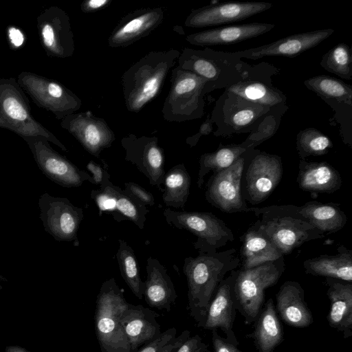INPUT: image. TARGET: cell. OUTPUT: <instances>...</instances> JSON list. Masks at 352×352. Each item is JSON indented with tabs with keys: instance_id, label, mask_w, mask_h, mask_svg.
Here are the masks:
<instances>
[{
	"instance_id": "6da1fadb",
	"label": "cell",
	"mask_w": 352,
	"mask_h": 352,
	"mask_svg": "<svg viewBox=\"0 0 352 352\" xmlns=\"http://www.w3.org/2000/svg\"><path fill=\"white\" fill-rule=\"evenodd\" d=\"M236 250L199 252L184 259L183 272L188 283V310L197 327H204L210 302L228 272L240 265Z\"/></svg>"
},
{
	"instance_id": "7a4b0ae2",
	"label": "cell",
	"mask_w": 352,
	"mask_h": 352,
	"mask_svg": "<svg viewBox=\"0 0 352 352\" xmlns=\"http://www.w3.org/2000/svg\"><path fill=\"white\" fill-rule=\"evenodd\" d=\"M180 53L175 49L152 51L125 71L122 76V86L124 104L129 111H140L159 95Z\"/></svg>"
},
{
	"instance_id": "3957f363",
	"label": "cell",
	"mask_w": 352,
	"mask_h": 352,
	"mask_svg": "<svg viewBox=\"0 0 352 352\" xmlns=\"http://www.w3.org/2000/svg\"><path fill=\"white\" fill-rule=\"evenodd\" d=\"M257 217L252 226L265 234L283 255L305 242L325 236L301 214L299 206L274 205L250 208Z\"/></svg>"
},
{
	"instance_id": "277c9868",
	"label": "cell",
	"mask_w": 352,
	"mask_h": 352,
	"mask_svg": "<svg viewBox=\"0 0 352 352\" xmlns=\"http://www.w3.org/2000/svg\"><path fill=\"white\" fill-rule=\"evenodd\" d=\"M178 67L206 79L210 92L228 88L248 76L250 65L234 52L185 48L180 53Z\"/></svg>"
},
{
	"instance_id": "5b68a950",
	"label": "cell",
	"mask_w": 352,
	"mask_h": 352,
	"mask_svg": "<svg viewBox=\"0 0 352 352\" xmlns=\"http://www.w3.org/2000/svg\"><path fill=\"white\" fill-rule=\"evenodd\" d=\"M128 304L114 278L102 284L94 315L95 331L101 352H131L120 322Z\"/></svg>"
},
{
	"instance_id": "8992f818",
	"label": "cell",
	"mask_w": 352,
	"mask_h": 352,
	"mask_svg": "<svg viewBox=\"0 0 352 352\" xmlns=\"http://www.w3.org/2000/svg\"><path fill=\"white\" fill-rule=\"evenodd\" d=\"M208 85L204 78L178 66L175 67L162 109L163 118L176 122L201 118L204 114V96L210 93Z\"/></svg>"
},
{
	"instance_id": "52a82bcc",
	"label": "cell",
	"mask_w": 352,
	"mask_h": 352,
	"mask_svg": "<svg viewBox=\"0 0 352 352\" xmlns=\"http://www.w3.org/2000/svg\"><path fill=\"white\" fill-rule=\"evenodd\" d=\"M285 270L284 256L248 270H239L234 284L236 309L245 323L256 320L265 300V291L276 284Z\"/></svg>"
},
{
	"instance_id": "ba28073f",
	"label": "cell",
	"mask_w": 352,
	"mask_h": 352,
	"mask_svg": "<svg viewBox=\"0 0 352 352\" xmlns=\"http://www.w3.org/2000/svg\"><path fill=\"white\" fill-rule=\"evenodd\" d=\"M272 107L247 100L225 90L217 100L210 118L217 126L214 135L230 137L250 133Z\"/></svg>"
},
{
	"instance_id": "9c48e42d",
	"label": "cell",
	"mask_w": 352,
	"mask_h": 352,
	"mask_svg": "<svg viewBox=\"0 0 352 352\" xmlns=\"http://www.w3.org/2000/svg\"><path fill=\"white\" fill-rule=\"evenodd\" d=\"M163 214L168 225L186 230L197 236L193 246L198 252H216L234 241L232 230L211 212L175 211L166 208Z\"/></svg>"
},
{
	"instance_id": "30bf717a",
	"label": "cell",
	"mask_w": 352,
	"mask_h": 352,
	"mask_svg": "<svg viewBox=\"0 0 352 352\" xmlns=\"http://www.w3.org/2000/svg\"><path fill=\"white\" fill-rule=\"evenodd\" d=\"M281 157L255 148L248 151L241 181L242 195L252 205L264 201L283 176Z\"/></svg>"
},
{
	"instance_id": "8fae6325",
	"label": "cell",
	"mask_w": 352,
	"mask_h": 352,
	"mask_svg": "<svg viewBox=\"0 0 352 352\" xmlns=\"http://www.w3.org/2000/svg\"><path fill=\"white\" fill-rule=\"evenodd\" d=\"M248 151L228 168L213 173L207 182L206 201L224 212H250L241 191L243 171Z\"/></svg>"
},
{
	"instance_id": "7c38bea8",
	"label": "cell",
	"mask_w": 352,
	"mask_h": 352,
	"mask_svg": "<svg viewBox=\"0 0 352 352\" xmlns=\"http://www.w3.org/2000/svg\"><path fill=\"white\" fill-rule=\"evenodd\" d=\"M121 145L125 151L124 160L134 164L151 185L160 188L166 172L164 150L158 138L131 133L122 138Z\"/></svg>"
},
{
	"instance_id": "4fadbf2b",
	"label": "cell",
	"mask_w": 352,
	"mask_h": 352,
	"mask_svg": "<svg viewBox=\"0 0 352 352\" xmlns=\"http://www.w3.org/2000/svg\"><path fill=\"white\" fill-rule=\"evenodd\" d=\"M280 69L265 62L250 65L247 78L226 90L250 102L269 107L285 104L286 96L272 85V77Z\"/></svg>"
},
{
	"instance_id": "5bb4252c",
	"label": "cell",
	"mask_w": 352,
	"mask_h": 352,
	"mask_svg": "<svg viewBox=\"0 0 352 352\" xmlns=\"http://www.w3.org/2000/svg\"><path fill=\"white\" fill-rule=\"evenodd\" d=\"M273 6L264 1L225 2L192 10L184 21L188 28H206L245 20Z\"/></svg>"
},
{
	"instance_id": "9a60e30c",
	"label": "cell",
	"mask_w": 352,
	"mask_h": 352,
	"mask_svg": "<svg viewBox=\"0 0 352 352\" xmlns=\"http://www.w3.org/2000/svg\"><path fill=\"white\" fill-rule=\"evenodd\" d=\"M41 219L46 230L56 240L77 239V232L83 219L80 208L67 199L43 195L40 199Z\"/></svg>"
},
{
	"instance_id": "2e32d148",
	"label": "cell",
	"mask_w": 352,
	"mask_h": 352,
	"mask_svg": "<svg viewBox=\"0 0 352 352\" xmlns=\"http://www.w3.org/2000/svg\"><path fill=\"white\" fill-rule=\"evenodd\" d=\"M239 270H232L219 284L210 302L203 328L208 330L220 329L226 339L238 346L239 342L233 331L236 303L234 284Z\"/></svg>"
},
{
	"instance_id": "e0dca14e",
	"label": "cell",
	"mask_w": 352,
	"mask_h": 352,
	"mask_svg": "<svg viewBox=\"0 0 352 352\" xmlns=\"http://www.w3.org/2000/svg\"><path fill=\"white\" fill-rule=\"evenodd\" d=\"M334 32L331 28L301 32L280 38L271 43L235 52L240 58L258 59L279 56L293 58L319 45Z\"/></svg>"
},
{
	"instance_id": "ac0fdd59",
	"label": "cell",
	"mask_w": 352,
	"mask_h": 352,
	"mask_svg": "<svg viewBox=\"0 0 352 352\" xmlns=\"http://www.w3.org/2000/svg\"><path fill=\"white\" fill-rule=\"evenodd\" d=\"M161 8L134 10L122 18L107 39L111 47H124L149 35L164 20Z\"/></svg>"
},
{
	"instance_id": "d6986e66",
	"label": "cell",
	"mask_w": 352,
	"mask_h": 352,
	"mask_svg": "<svg viewBox=\"0 0 352 352\" xmlns=\"http://www.w3.org/2000/svg\"><path fill=\"white\" fill-rule=\"evenodd\" d=\"M158 317L156 312L143 305L128 304L121 316L120 322L131 352H136L162 333Z\"/></svg>"
},
{
	"instance_id": "ffe728a7",
	"label": "cell",
	"mask_w": 352,
	"mask_h": 352,
	"mask_svg": "<svg viewBox=\"0 0 352 352\" xmlns=\"http://www.w3.org/2000/svg\"><path fill=\"white\" fill-rule=\"evenodd\" d=\"M69 130L85 149L96 157L116 140L106 121L90 111L76 115L70 121Z\"/></svg>"
},
{
	"instance_id": "44dd1931",
	"label": "cell",
	"mask_w": 352,
	"mask_h": 352,
	"mask_svg": "<svg viewBox=\"0 0 352 352\" xmlns=\"http://www.w3.org/2000/svg\"><path fill=\"white\" fill-rule=\"evenodd\" d=\"M274 28V24L259 22L221 26L188 34L186 40L197 46L231 45L257 37Z\"/></svg>"
},
{
	"instance_id": "7402d4cb",
	"label": "cell",
	"mask_w": 352,
	"mask_h": 352,
	"mask_svg": "<svg viewBox=\"0 0 352 352\" xmlns=\"http://www.w3.org/2000/svg\"><path fill=\"white\" fill-rule=\"evenodd\" d=\"M146 271L143 292L146 302L150 307L170 311L177 294L166 267L157 259L149 256Z\"/></svg>"
},
{
	"instance_id": "603a6c76",
	"label": "cell",
	"mask_w": 352,
	"mask_h": 352,
	"mask_svg": "<svg viewBox=\"0 0 352 352\" xmlns=\"http://www.w3.org/2000/svg\"><path fill=\"white\" fill-rule=\"evenodd\" d=\"M276 311L287 325L305 328L313 322L311 312L305 300L304 289L298 282H285L276 295Z\"/></svg>"
},
{
	"instance_id": "cb8c5ba5",
	"label": "cell",
	"mask_w": 352,
	"mask_h": 352,
	"mask_svg": "<svg viewBox=\"0 0 352 352\" xmlns=\"http://www.w3.org/2000/svg\"><path fill=\"white\" fill-rule=\"evenodd\" d=\"M326 283L330 300L329 325L349 338L352 336V283L330 278H326Z\"/></svg>"
},
{
	"instance_id": "d4e9b609",
	"label": "cell",
	"mask_w": 352,
	"mask_h": 352,
	"mask_svg": "<svg viewBox=\"0 0 352 352\" xmlns=\"http://www.w3.org/2000/svg\"><path fill=\"white\" fill-rule=\"evenodd\" d=\"M297 183L304 191L331 194L342 184L339 171L327 162H309L300 160Z\"/></svg>"
},
{
	"instance_id": "484cf974",
	"label": "cell",
	"mask_w": 352,
	"mask_h": 352,
	"mask_svg": "<svg viewBox=\"0 0 352 352\" xmlns=\"http://www.w3.org/2000/svg\"><path fill=\"white\" fill-rule=\"evenodd\" d=\"M333 255L322 254L308 258L303 263L305 272L352 283V252L343 245L338 246Z\"/></svg>"
},
{
	"instance_id": "4316f807",
	"label": "cell",
	"mask_w": 352,
	"mask_h": 352,
	"mask_svg": "<svg viewBox=\"0 0 352 352\" xmlns=\"http://www.w3.org/2000/svg\"><path fill=\"white\" fill-rule=\"evenodd\" d=\"M241 270H248L284 256L262 232L251 226L241 237Z\"/></svg>"
},
{
	"instance_id": "83f0119b",
	"label": "cell",
	"mask_w": 352,
	"mask_h": 352,
	"mask_svg": "<svg viewBox=\"0 0 352 352\" xmlns=\"http://www.w3.org/2000/svg\"><path fill=\"white\" fill-rule=\"evenodd\" d=\"M37 162L42 171L51 179L65 187H78L91 176L72 163L49 150L37 152Z\"/></svg>"
},
{
	"instance_id": "f1b7e54d",
	"label": "cell",
	"mask_w": 352,
	"mask_h": 352,
	"mask_svg": "<svg viewBox=\"0 0 352 352\" xmlns=\"http://www.w3.org/2000/svg\"><path fill=\"white\" fill-rule=\"evenodd\" d=\"M255 321L254 331L248 337L253 339L258 352H274L283 340V331L272 298L265 302Z\"/></svg>"
},
{
	"instance_id": "f546056e",
	"label": "cell",
	"mask_w": 352,
	"mask_h": 352,
	"mask_svg": "<svg viewBox=\"0 0 352 352\" xmlns=\"http://www.w3.org/2000/svg\"><path fill=\"white\" fill-rule=\"evenodd\" d=\"M299 211L309 223L324 234L342 230L347 222V217L339 204H323L310 201L299 206Z\"/></svg>"
},
{
	"instance_id": "4dcf8cb0",
	"label": "cell",
	"mask_w": 352,
	"mask_h": 352,
	"mask_svg": "<svg viewBox=\"0 0 352 352\" xmlns=\"http://www.w3.org/2000/svg\"><path fill=\"white\" fill-rule=\"evenodd\" d=\"M250 148L244 141L240 144H220L215 151L201 155L199 160L198 188H201L207 174L211 171L215 173L228 168Z\"/></svg>"
},
{
	"instance_id": "1f68e13d",
	"label": "cell",
	"mask_w": 352,
	"mask_h": 352,
	"mask_svg": "<svg viewBox=\"0 0 352 352\" xmlns=\"http://www.w3.org/2000/svg\"><path fill=\"white\" fill-rule=\"evenodd\" d=\"M190 180L184 164L172 167L165 174L162 199L166 206L184 208L190 193Z\"/></svg>"
},
{
	"instance_id": "d6a6232c",
	"label": "cell",
	"mask_w": 352,
	"mask_h": 352,
	"mask_svg": "<svg viewBox=\"0 0 352 352\" xmlns=\"http://www.w3.org/2000/svg\"><path fill=\"white\" fill-rule=\"evenodd\" d=\"M304 85L324 101L331 100L352 107V87L338 78L319 75L307 79Z\"/></svg>"
},
{
	"instance_id": "836d02e7",
	"label": "cell",
	"mask_w": 352,
	"mask_h": 352,
	"mask_svg": "<svg viewBox=\"0 0 352 352\" xmlns=\"http://www.w3.org/2000/svg\"><path fill=\"white\" fill-rule=\"evenodd\" d=\"M116 256L123 280L135 296L140 300L142 299L144 283L141 279L133 250L126 241L119 239V247Z\"/></svg>"
},
{
	"instance_id": "e575fe53",
	"label": "cell",
	"mask_w": 352,
	"mask_h": 352,
	"mask_svg": "<svg viewBox=\"0 0 352 352\" xmlns=\"http://www.w3.org/2000/svg\"><path fill=\"white\" fill-rule=\"evenodd\" d=\"M296 144L300 160H305L309 156L326 155L333 146L331 140L327 135L314 127L300 131L296 136Z\"/></svg>"
},
{
	"instance_id": "d590c367",
	"label": "cell",
	"mask_w": 352,
	"mask_h": 352,
	"mask_svg": "<svg viewBox=\"0 0 352 352\" xmlns=\"http://www.w3.org/2000/svg\"><path fill=\"white\" fill-rule=\"evenodd\" d=\"M288 107L286 104L274 106L264 115L256 126L249 133L244 142L251 148H255L265 140L272 138L277 131L284 113Z\"/></svg>"
},
{
	"instance_id": "8d00e7d4",
	"label": "cell",
	"mask_w": 352,
	"mask_h": 352,
	"mask_svg": "<svg viewBox=\"0 0 352 352\" xmlns=\"http://www.w3.org/2000/svg\"><path fill=\"white\" fill-rule=\"evenodd\" d=\"M320 65L330 73L344 79L351 80V48L346 43H338L322 56Z\"/></svg>"
},
{
	"instance_id": "74e56055",
	"label": "cell",
	"mask_w": 352,
	"mask_h": 352,
	"mask_svg": "<svg viewBox=\"0 0 352 352\" xmlns=\"http://www.w3.org/2000/svg\"><path fill=\"white\" fill-rule=\"evenodd\" d=\"M113 190L116 199V214L113 219L117 221L130 220L139 228L143 229L149 212L147 207L130 197L116 185Z\"/></svg>"
},
{
	"instance_id": "f35d334b",
	"label": "cell",
	"mask_w": 352,
	"mask_h": 352,
	"mask_svg": "<svg viewBox=\"0 0 352 352\" xmlns=\"http://www.w3.org/2000/svg\"><path fill=\"white\" fill-rule=\"evenodd\" d=\"M190 336L189 330L177 336L175 327L166 329L158 337L142 346L136 352H173Z\"/></svg>"
},
{
	"instance_id": "ab89813d",
	"label": "cell",
	"mask_w": 352,
	"mask_h": 352,
	"mask_svg": "<svg viewBox=\"0 0 352 352\" xmlns=\"http://www.w3.org/2000/svg\"><path fill=\"white\" fill-rule=\"evenodd\" d=\"M123 191L130 197L146 206H153L155 204L153 195L138 184L133 182L125 183Z\"/></svg>"
},
{
	"instance_id": "60d3db41",
	"label": "cell",
	"mask_w": 352,
	"mask_h": 352,
	"mask_svg": "<svg viewBox=\"0 0 352 352\" xmlns=\"http://www.w3.org/2000/svg\"><path fill=\"white\" fill-rule=\"evenodd\" d=\"M174 352H209L208 346L198 335L190 336Z\"/></svg>"
},
{
	"instance_id": "b9f144b4",
	"label": "cell",
	"mask_w": 352,
	"mask_h": 352,
	"mask_svg": "<svg viewBox=\"0 0 352 352\" xmlns=\"http://www.w3.org/2000/svg\"><path fill=\"white\" fill-rule=\"evenodd\" d=\"M6 113L12 119L24 120L27 118V113L20 102L14 98H8L3 102Z\"/></svg>"
},
{
	"instance_id": "7bdbcfd3",
	"label": "cell",
	"mask_w": 352,
	"mask_h": 352,
	"mask_svg": "<svg viewBox=\"0 0 352 352\" xmlns=\"http://www.w3.org/2000/svg\"><path fill=\"white\" fill-rule=\"evenodd\" d=\"M212 343L214 352H243L237 346L220 336L217 330L212 331Z\"/></svg>"
},
{
	"instance_id": "ee69618b",
	"label": "cell",
	"mask_w": 352,
	"mask_h": 352,
	"mask_svg": "<svg viewBox=\"0 0 352 352\" xmlns=\"http://www.w3.org/2000/svg\"><path fill=\"white\" fill-rule=\"evenodd\" d=\"M104 166L95 163L94 161H90L87 165V168L92 173V176L89 181L90 183L95 185L101 184L104 173L108 170V166L105 162H103Z\"/></svg>"
},
{
	"instance_id": "f6af8a7d",
	"label": "cell",
	"mask_w": 352,
	"mask_h": 352,
	"mask_svg": "<svg viewBox=\"0 0 352 352\" xmlns=\"http://www.w3.org/2000/svg\"><path fill=\"white\" fill-rule=\"evenodd\" d=\"M212 130L213 122L210 118V115H208L206 120L200 126L198 133L191 137H188L186 139V143L191 147L194 146L197 144L201 136L210 134L212 132Z\"/></svg>"
},
{
	"instance_id": "bcb514c9",
	"label": "cell",
	"mask_w": 352,
	"mask_h": 352,
	"mask_svg": "<svg viewBox=\"0 0 352 352\" xmlns=\"http://www.w3.org/2000/svg\"><path fill=\"white\" fill-rule=\"evenodd\" d=\"M111 3V0H86L81 4V10L86 13L100 11Z\"/></svg>"
},
{
	"instance_id": "7dc6e473",
	"label": "cell",
	"mask_w": 352,
	"mask_h": 352,
	"mask_svg": "<svg viewBox=\"0 0 352 352\" xmlns=\"http://www.w3.org/2000/svg\"><path fill=\"white\" fill-rule=\"evenodd\" d=\"M43 36L47 46L51 47L54 43V31L51 25H45L43 29Z\"/></svg>"
},
{
	"instance_id": "c3c4849f",
	"label": "cell",
	"mask_w": 352,
	"mask_h": 352,
	"mask_svg": "<svg viewBox=\"0 0 352 352\" xmlns=\"http://www.w3.org/2000/svg\"><path fill=\"white\" fill-rule=\"evenodd\" d=\"M10 38L12 43L16 47L20 46L23 42V36L22 33L14 28H12L9 30Z\"/></svg>"
},
{
	"instance_id": "681fc988",
	"label": "cell",
	"mask_w": 352,
	"mask_h": 352,
	"mask_svg": "<svg viewBox=\"0 0 352 352\" xmlns=\"http://www.w3.org/2000/svg\"><path fill=\"white\" fill-rule=\"evenodd\" d=\"M48 92L55 98H61L65 94L63 88L56 83L51 82L48 86Z\"/></svg>"
},
{
	"instance_id": "f907efd6",
	"label": "cell",
	"mask_w": 352,
	"mask_h": 352,
	"mask_svg": "<svg viewBox=\"0 0 352 352\" xmlns=\"http://www.w3.org/2000/svg\"><path fill=\"white\" fill-rule=\"evenodd\" d=\"M6 352H28L24 349L18 346H10L7 348Z\"/></svg>"
},
{
	"instance_id": "816d5d0a",
	"label": "cell",
	"mask_w": 352,
	"mask_h": 352,
	"mask_svg": "<svg viewBox=\"0 0 352 352\" xmlns=\"http://www.w3.org/2000/svg\"><path fill=\"white\" fill-rule=\"evenodd\" d=\"M174 351H173V352H174Z\"/></svg>"
}]
</instances>
